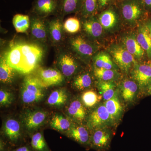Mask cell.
Masks as SVG:
<instances>
[{
	"label": "cell",
	"mask_w": 151,
	"mask_h": 151,
	"mask_svg": "<svg viewBox=\"0 0 151 151\" xmlns=\"http://www.w3.org/2000/svg\"><path fill=\"white\" fill-rule=\"evenodd\" d=\"M123 24L130 29L136 28L140 23L148 18L142 0H126L116 3Z\"/></svg>",
	"instance_id": "1"
},
{
	"label": "cell",
	"mask_w": 151,
	"mask_h": 151,
	"mask_svg": "<svg viewBox=\"0 0 151 151\" xmlns=\"http://www.w3.org/2000/svg\"><path fill=\"white\" fill-rule=\"evenodd\" d=\"M46 96L44 87L34 74H28L22 82L20 89L21 101L26 106L40 103Z\"/></svg>",
	"instance_id": "2"
},
{
	"label": "cell",
	"mask_w": 151,
	"mask_h": 151,
	"mask_svg": "<svg viewBox=\"0 0 151 151\" xmlns=\"http://www.w3.org/2000/svg\"><path fill=\"white\" fill-rule=\"evenodd\" d=\"M19 44L22 59L20 73L29 74L39 68L44 55L43 49L35 43L19 42Z\"/></svg>",
	"instance_id": "3"
},
{
	"label": "cell",
	"mask_w": 151,
	"mask_h": 151,
	"mask_svg": "<svg viewBox=\"0 0 151 151\" xmlns=\"http://www.w3.org/2000/svg\"><path fill=\"white\" fill-rule=\"evenodd\" d=\"M49 118V113L40 108H29L23 111L20 116L24 132L30 136L37 132L46 124Z\"/></svg>",
	"instance_id": "4"
},
{
	"label": "cell",
	"mask_w": 151,
	"mask_h": 151,
	"mask_svg": "<svg viewBox=\"0 0 151 151\" xmlns=\"http://www.w3.org/2000/svg\"><path fill=\"white\" fill-rule=\"evenodd\" d=\"M106 51L111 55L119 69L126 74L130 73L138 63L120 42L111 43L107 47Z\"/></svg>",
	"instance_id": "5"
},
{
	"label": "cell",
	"mask_w": 151,
	"mask_h": 151,
	"mask_svg": "<svg viewBox=\"0 0 151 151\" xmlns=\"http://www.w3.org/2000/svg\"><path fill=\"white\" fill-rule=\"evenodd\" d=\"M106 35H114L120 31L123 25L121 14L116 4L96 15Z\"/></svg>",
	"instance_id": "6"
},
{
	"label": "cell",
	"mask_w": 151,
	"mask_h": 151,
	"mask_svg": "<svg viewBox=\"0 0 151 151\" xmlns=\"http://www.w3.org/2000/svg\"><path fill=\"white\" fill-rule=\"evenodd\" d=\"M24 132L19 119L11 116L6 118L3 122L1 134L11 145H18L21 142Z\"/></svg>",
	"instance_id": "7"
},
{
	"label": "cell",
	"mask_w": 151,
	"mask_h": 151,
	"mask_svg": "<svg viewBox=\"0 0 151 151\" xmlns=\"http://www.w3.org/2000/svg\"><path fill=\"white\" fill-rule=\"evenodd\" d=\"M70 45L72 50L85 61L92 59L100 49L98 44L81 35L72 38L70 40Z\"/></svg>",
	"instance_id": "8"
},
{
	"label": "cell",
	"mask_w": 151,
	"mask_h": 151,
	"mask_svg": "<svg viewBox=\"0 0 151 151\" xmlns=\"http://www.w3.org/2000/svg\"><path fill=\"white\" fill-rule=\"evenodd\" d=\"M114 124L104 104L97 105L88 115L86 127L90 131L101 128H108Z\"/></svg>",
	"instance_id": "9"
},
{
	"label": "cell",
	"mask_w": 151,
	"mask_h": 151,
	"mask_svg": "<svg viewBox=\"0 0 151 151\" xmlns=\"http://www.w3.org/2000/svg\"><path fill=\"white\" fill-rule=\"evenodd\" d=\"M82 19V30L89 39L99 45L103 42L106 34L96 15Z\"/></svg>",
	"instance_id": "10"
},
{
	"label": "cell",
	"mask_w": 151,
	"mask_h": 151,
	"mask_svg": "<svg viewBox=\"0 0 151 151\" xmlns=\"http://www.w3.org/2000/svg\"><path fill=\"white\" fill-rule=\"evenodd\" d=\"M34 74L46 88L60 85L65 80V77L59 70L51 68H38Z\"/></svg>",
	"instance_id": "11"
},
{
	"label": "cell",
	"mask_w": 151,
	"mask_h": 151,
	"mask_svg": "<svg viewBox=\"0 0 151 151\" xmlns=\"http://www.w3.org/2000/svg\"><path fill=\"white\" fill-rule=\"evenodd\" d=\"M89 147L97 151H107L112 141V132L108 128H101L91 131Z\"/></svg>",
	"instance_id": "12"
},
{
	"label": "cell",
	"mask_w": 151,
	"mask_h": 151,
	"mask_svg": "<svg viewBox=\"0 0 151 151\" xmlns=\"http://www.w3.org/2000/svg\"><path fill=\"white\" fill-rule=\"evenodd\" d=\"M120 42L138 62H142L147 56L145 52L137 40L135 31L127 32L122 34L120 37Z\"/></svg>",
	"instance_id": "13"
},
{
	"label": "cell",
	"mask_w": 151,
	"mask_h": 151,
	"mask_svg": "<svg viewBox=\"0 0 151 151\" xmlns=\"http://www.w3.org/2000/svg\"><path fill=\"white\" fill-rule=\"evenodd\" d=\"M65 115L76 124H83L86 122L88 115L87 108L81 99L73 98L65 106Z\"/></svg>",
	"instance_id": "14"
},
{
	"label": "cell",
	"mask_w": 151,
	"mask_h": 151,
	"mask_svg": "<svg viewBox=\"0 0 151 151\" xmlns=\"http://www.w3.org/2000/svg\"><path fill=\"white\" fill-rule=\"evenodd\" d=\"M132 79L134 80L141 89H148L151 86V63H137L130 73Z\"/></svg>",
	"instance_id": "15"
},
{
	"label": "cell",
	"mask_w": 151,
	"mask_h": 151,
	"mask_svg": "<svg viewBox=\"0 0 151 151\" xmlns=\"http://www.w3.org/2000/svg\"><path fill=\"white\" fill-rule=\"evenodd\" d=\"M58 66L65 78L70 79L78 73L79 64L72 55L66 52L60 54L58 59Z\"/></svg>",
	"instance_id": "16"
},
{
	"label": "cell",
	"mask_w": 151,
	"mask_h": 151,
	"mask_svg": "<svg viewBox=\"0 0 151 151\" xmlns=\"http://www.w3.org/2000/svg\"><path fill=\"white\" fill-rule=\"evenodd\" d=\"M91 133L86 126L76 123L64 135L81 145L89 147Z\"/></svg>",
	"instance_id": "17"
},
{
	"label": "cell",
	"mask_w": 151,
	"mask_h": 151,
	"mask_svg": "<svg viewBox=\"0 0 151 151\" xmlns=\"http://www.w3.org/2000/svg\"><path fill=\"white\" fill-rule=\"evenodd\" d=\"M32 11L40 18L45 17L58 12V0H36Z\"/></svg>",
	"instance_id": "18"
},
{
	"label": "cell",
	"mask_w": 151,
	"mask_h": 151,
	"mask_svg": "<svg viewBox=\"0 0 151 151\" xmlns=\"http://www.w3.org/2000/svg\"><path fill=\"white\" fill-rule=\"evenodd\" d=\"M70 100V94L67 89L60 88L55 89L47 98L46 103L53 108H60L65 107Z\"/></svg>",
	"instance_id": "19"
},
{
	"label": "cell",
	"mask_w": 151,
	"mask_h": 151,
	"mask_svg": "<svg viewBox=\"0 0 151 151\" xmlns=\"http://www.w3.org/2000/svg\"><path fill=\"white\" fill-rule=\"evenodd\" d=\"M119 88L123 100L126 103H131L135 100L139 86L134 80L127 78L121 81Z\"/></svg>",
	"instance_id": "20"
},
{
	"label": "cell",
	"mask_w": 151,
	"mask_h": 151,
	"mask_svg": "<svg viewBox=\"0 0 151 151\" xmlns=\"http://www.w3.org/2000/svg\"><path fill=\"white\" fill-rule=\"evenodd\" d=\"M76 124L66 115L55 113L50 120V126L51 129L62 133L68 132Z\"/></svg>",
	"instance_id": "21"
},
{
	"label": "cell",
	"mask_w": 151,
	"mask_h": 151,
	"mask_svg": "<svg viewBox=\"0 0 151 151\" xmlns=\"http://www.w3.org/2000/svg\"><path fill=\"white\" fill-rule=\"evenodd\" d=\"M135 32L138 42L145 52L147 57L151 60V39L144 22L138 25Z\"/></svg>",
	"instance_id": "22"
},
{
	"label": "cell",
	"mask_w": 151,
	"mask_h": 151,
	"mask_svg": "<svg viewBox=\"0 0 151 151\" xmlns=\"http://www.w3.org/2000/svg\"><path fill=\"white\" fill-rule=\"evenodd\" d=\"M93 67L119 70V67L113 61L111 55L106 50L98 51L92 58Z\"/></svg>",
	"instance_id": "23"
},
{
	"label": "cell",
	"mask_w": 151,
	"mask_h": 151,
	"mask_svg": "<svg viewBox=\"0 0 151 151\" xmlns=\"http://www.w3.org/2000/svg\"><path fill=\"white\" fill-rule=\"evenodd\" d=\"M94 83L93 76L88 71H81L73 76L71 85L78 91H86L91 88Z\"/></svg>",
	"instance_id": "24"
},
{
	"label": "cell",
	"mask_w": 151,
	"mask_h": 151,
	"mask_svg": "<svg viewBox=\"0 0 151 151\" xmlns=\"http://www.w3.org/2000/svg\"><path fill=\"white\" fill-rule=\"evenodd\" d=\"M118 94V90L112 98L104 103L114 123L119 121L123 114V107Z\"/></svg>",
	"instance_id": "25"
},
{
	"label": "cell",
	"mask_w": 151,
	"mask_h": 151,
	"mask_svg": "<svg viewBox=\"0 0 151 151\" xmlns=\"http://www.w3.org/2000/svg\"><path fill=\"white\" fill-rule=\"evenodd\" d=\"M42 18L34 17L31 20V32L34 38L41 42L46 41L47 29Z\"/></svg>",
	"instance_id": "26"
},
{
	"label": "cell",
	"mask_w": 151,
	"mask_h": 151,
	"mask_svg": "<svg viewBox=\"0 0 151 151\" xmlns=\"http://www.w3.org/2000/svg\"><path fill=\"white\" fill-rule=\"evenodd\" d=\"M82 2V0H58V12L63 15L78 13Z\"/></svg>",
	"instance_id": "27"
},
{
	"label": "cell",
	"mask_w": 151,
	"mask_h": 151,
	"mask_svg": "<svg viewBox=\"0 0 151 151\" xmlns=\"http://www.w3.org/2000/svg\"><path fill=\"white\" fill-rule=\"evenodd\" d=\"M15 76V70L6 62L3 56L0 62V81L5 84H11L13 82Z\"/></svg>",
	"instance_id": "28"
},
{
	"label": "cell",
	"mask_w": 151,
	"mask_h": 151,
	"mask_svg": "<svg viewBox=\"0 0 151 151\" xmlns=\"http://www.w3.org/2000/svg\"><path fill=\"white\" fill-rule=\"evenodd\" d=\"M93 74L99 81H118L121 77L119 70L97 68L93 67Z\"/></svg>",
	"instance_id": "29"
},
{
	"label": "cell",
	"mask_w": 151,
	"mask_h": 151,
	"mask_svg": "<svg viewBox=\"0 0 151 151\" xmlns=\"http://www.w3.org/2000/svg\"><path fill=\"white\" fill-rule=\"evenodd\" d=\"M48 30L52 41L54 43H58L62 40L63 30L61 22L59 19H55L49 22Z\"/></svg>",
	"instance_id": "30"
},
{
	"label": "cell",
	"mask_w": 151,
	"mask_h": 151,
	"mask_svg": "<svg viewBox=\"0 0 151 151\" xmlns=\"http://www.w3.org/2000/svg\"><path fill=\"white\" fill-rule=\"evenodd\" d=\"M98 90L105 101L110 100L118 91L117 84L115 81H99L97 83Z\"/></svg>",
	"instance_id": "31"
},
{
	"label": "cell",
	"mask_w": 151,
	"mask_h": 151,
	"mask_svg": "<svg viewBox=\"0 0 151 151\" xmlns=\"http://www.w3.org/2000/svg\"><path fill=\"white\" fill-rule=\"evenodd\" d=\"M102 97L96 91L89 89L82 93L81 100L86 108H92L98 104Z\"/></svg>",
	"instance_id": "32"
},
{
	"label": "cell",
	"mask_w": 151,
	"mask_h": 151,
	"mask_svg": "<svg viewBox=\"0 0 151 151\" xmlns=\"http://www.w3.org/2000/svg\"><path fill=\"white\" fill-rule=\"evenodd\" d=\"M30 146L34 151H51L47 143L42 132H35L31 136Z\"/></svg>",
	"instance_id": "33"
},
{
	"label": "cell",
	"mask_w": 151,
	"mask_h": 151,
	"mask_svg": "<svg viewBox=\"0 0 151 151\" xmlns=\"http://www.w3.org/2000/svg\"><path fill=\"white\" fill-rule=\"evenodd\" d=\"M12 22L14 27L18 33L26 32L30 24L29 16L22 14L15 15L13 18Z\"/></svg>",
	"instance_id": "34"
},
{
	"label": "cell",
	"mask_w": 151,
	"mask_h": 151,
	"mask_svg": "<svg viewBox=\"0 0 151 151\" xmlns=\"http://www.w3.org/2000/svg\"><path fill=\"white\" fill-rule=\"evenodd\" d=\"M78 13L82 18H86L97 14V0H82Z\"/></svg>",
	"instance_id": "35"
},
{
	"label": "cell",
	"mask_w": 151,
	"mask_h": 151,
	"mask_svg": "<svg viewBox=\"0 0 151 151\" xmlns=\"http://www.w3.org/2000/svg\"><path fill=\"white\" fill-rule=\"evenodd\" d=\"M63 27L64 30L68 33H76L81 29V23L76 17H70L64 22Z\"/></svg>",
	"instance_id": "36"
},
{
	"label": "cell",
	"mask_w": 151,
	"mask_h": 151,
	"mask_svg": "<svg viewBox=\"0 0 151 151\" xmlns=\"http://www.w3.org/2000/svg\"><path fill=\"white\" fill-rule=\"evenodd\" d=\"M13 93L8 89L1 88L0 89V105L1 107L10 106L14 101Z\"/></svg>",
	"instance_id": "37"
},
{
	"label": "cell",
	"mask_w": 151,
	"mask_h": 151,
	"mask_svg": "<svg viewBox=\"0 0 151 151\" xmlns=\"http://www.w3.org/2000/svg\"><path fill=\"white\" fill-rule=\"evenodd\" d=\"M116 3L117 0H97V14Z\"/></svg>",
	"instance_id": "38"
},
{
	"label": "cell",
	"mask_w": 151,
	"mask_h": 151,
	"mask_svg": "<svg viewBox=\"0 0 151 151\" xmlns=\"http://www.w3.org/2000/svg\"><path fill=\"white\" fill-rule=\"evenodd\" d=\"M12 151H34L30 145H24L15 149Z\"/></svg>",
	"instance_id": "39"
},
{
	"label": "cell",
	"mask_w": 151,
	"mask_h": 151,
	"mask_svg": "<svg viewBox=\"0 0 151 151\" xmlns=\"http://www.w3.org/2000/svg\"><path fill=\"white\" fill-rule=\"evenodd\" d=\"M145 9L150 14H151V0H142Z\"/></svg>",
	"instance_id": "40"
},
{
	"label": "cell",
	"mask_w": 151,
	"mask_h": 151,
	"mask_svg": "<svg viewBox=\"0 0 151 151\" xmlns=\"http://www.w3.org/2000/svg\"><path fill=\"white\" fill-rule=\"evenodd\" d=\"M7 141L4 140L3 138H1L0 140V151H8Z\"/></svg>",
	"instance_id": "41"
},
{
	"label": "cell",
	"mask_w": 151,
	"mask_h": 151,
	"mask_svg": "<svg viewBox=\"0 0 151 151\" xmlns=\"http://www.w3.org/2000/svg\"><path fill=\"white\" fill-rule=\"evenodd\" d=\"M144 24L148 31L149 35L151 39V18H148L144 21Z\"/></svg>",
	"instance_id": "42"
},
{
	"label": "cell",
	"mask_w": 151,
	"mask_h": 151,
	"mask_svg": "<svg viewBox=\"0 0 151 151\" xmlns=\"http://www.w3.org/2000/svg\"><path fill=\"white\" fill-rule=\"evenodd\" d=\"M148 94L151 95V86L149 87L148 89H147Z\"/></svg>",
	"instance_id": "43"
},
{
	"label": "cell",
	"mask_w": 151,
	"mask_h": 151,
	"mask_svg": "<svg viewBox=\"0 0 151 151\" xmlns=\"http://www.w3.org/2000/svg\"><path fill=\"white\" fill-rule=\"evenodd\" d=\"M126 0H117V3L120 2L124 1Z\"/></svg>",
	"instance_id": "44"
}]
</instances>
